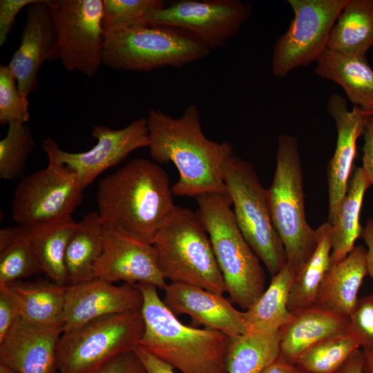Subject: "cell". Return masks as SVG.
<instances>
[{
    "instance_id": "obj_1",
    "label": "cell",
    "mask_w": 373,
    "mask_h": 373,
    "mask_svg": "<svg viewBox=\"0 0 373 373\" xmlns=\"http://www.w3.org/2000/svg\"><path fill=\"white\" fill-rule=\"evenodd\" d=\"M146 119L151 157L159 163L172 162L179 172L172 186L174 195L195 198L204 193H228L222 169L233 155L232 145L204 135L197 106L189 104L176 118L153 108Z\"/></svg>"
},
{
    "instance_id": "obj_2",
    "label": "cell",
    "mask_w": 373,
    "mask_h": 373,
    "mask_svg": "<svg viewBox=\"0 0 373 373\" xmlns=\"http://www.w3.org/2000/svg\"><path fill=\"white\" fill-rule=\"evenodd\" d=\"M173 194L166 171L149 160L137 158L100 181L97 213L104 228L152 244L176 207Z\"/></svg>"
},
{
    "instance_id": "obj_3",
    "label": "cell",
    "mask_w": 373,
    "mask_h": 373,
    "mask_svg": "<svg viewBox=\"0 0 373 373\" xmlns=\"http://www.w3.org/2000/svg\"><path fill=\"white\" fill-rule=\"evenodd\" d=\"M136 285L143 295L144 332L140 346L182 373H227L228 336L183 324L165 305L155 286Z\"/></svg>"
},
{
    "instance_id": "obj_4",
    "label": "cell",
    "mask_w": 373,
    "mask_h": 373,
    "mask_svg": "<svg viewBox=\"0 0 373 373\" xmlns=\"http://www.w3.org/2000/svg\"><path fill=\"white\" fill-rule=\"evenodd\" d=\"M197 211L209 235L230 301L245 311L266 289L260 259L236 222L227 193H204L195 198Z\"/></svg>"
},
{
    "instance_id": "obj_5",
    "label": "cell",
    "mask_w": 373,
    "mask_h": 373,
    "mask_svg": "<svg viewBox=\"0 0 373 373\" xmlns=\"http://www.w3.org/2000/svg\"><path fill=\"white\" fill-rule=\"evenodd\" d=\"M152 245L166 280L220 294L226 292L209 235L197 212L176 206Z\"/></svg>"
},
{
    "instance_id": "obj_6",
    "label": "cell",
    "mask_w": 373,
    "mask_h": 373,
    "mask_svg": "<svg viewBox=\"0 0 373 373\" xmlns=\"http://www.w3.org/2000/svg\"><path fill=\"white\" fill-rule=\"evenodd\" d=\"M267 196L287 263L297 271L314 251L318 236L306 220L300 151L292 135H281L278 138L276 167Z\"/></svg>"
},
{
    "instance_id": "obj_7",
    "label": "cell",
    "mask_w": 373,
    "mask_h": 373,
    "mask_svg": "<svg viewBox=\"0 0 373 373\" xmlns=\"http://www.w3.org/2000/svg\"><path fill=\"white\" fill-rule=\"evenodd\" d=\"M211 50L191 34L171 26L142 23L105 36L103 65L118 70L180 68Z\"/></svg>"
},
{
    "instance_id": "obj_8",
    "label": "cell",
    "mask_w": 373,
    "mask_h": 373,
    "mask_svg": "<svg viewBox=\"0 0 373 373\" xmlns=\"http://www.w3.org/2000/svg\"><path fill=\"white\" fill-rule=\"evenodd\" d=\"M144 332L141 310L111 314L64 331L57 349L59 373H90L134 350Z\"/></svg>"
},
{
    "instance_id": "obj_9",
    "label": "cell",
    "mask_w": 373,
    "mask_h": 373,
    "mask_svg": "<svg viewBox=\"0 0 373 373\" xmlns=\"http://www.w3.org/2000/svg\"><path fill=\"white\" fill-rule=\"evenodd\" d=\"M222 176L241 233L271 277L275 276L287 258L271 220L267 189L252 164L233 155L225 162Z\"/></svg>"
},
{
    "instance_id": "obj_10",
    "label": "cell",
    "mask_w": 373,
    "mask_h": 373,
    "mask_svg": "<svg viewBox=\"0 0 373 373\" xmlns=\"http://www.w3.org/2000/svg\"><path fill=\"white\" fill-rule=\"evenodd\" d=\"M348 0H287L294 17L279 36L272 53V73L285 77L299 67L316 62L327 49L332 29Z\"/></svg>"
},
{
    "instance_id": "obj_11",
    "label": "cell",
    "mask_w": 373,
    "mask_h": 373,
    "mask_svg": "<svg viewBox=\"0 0 373 373\" xmlns=\"http://www.w3.org/2000/svg\"><path fill=\"white\" fill-rule=\"evenodd\" d=\"M57 35L59 59L69 72L91 77L103 65V0H48Z\"/></svg>"
},
{
    "instance_id": "obj_12",
    "label": "cell",
    "mask_w": 373,
    "mask_h": 373,
    "mask_svg": "<svg viewBox=\"0 0 373 373\" xmlns=\"http://www.w3.org/2000/svg\"><path fill=\"white\" fill-rule=\"evenodd\" d=\"M83 189L66 166H48L23 177L12 202V216L23 228L68 218L81 203Z\"/></svg>"
},
{
    "instance_id": "obj_13",
    "label": "cell",
    "mask_w": 373,
    "mask_h": 373,
    "mask_svg": "<svg viewBox=\"0 0 373 373\" xmlns=\"http://www.w3.org/2000/svg\"><path fill=\"white\" fill-rule=\"evenodd\" d=\"M250 11L247 3L238 0H183L150 12L144 22L185 31L211 50L225 46Z\"/></svg>"
},
{
    "instance_id": "obj_14",
    "label": "cell",
    "mask_w": 373,
    "mask_h": 373,
    "mask_svg": "<svg viewBox=\"0 0 373 373\" xmlns=\"http://www.w3.org/2000/svg\"><path fill=\"white\" fill-rule=\"evenodd\" d=\"M92 135L97 144L80 153L65 151L50 138L42 142L49 162L64 165L72 171L83 190L100 173L123 161L132 151L149 144L146 118L135 119L119 129L96 125Z\"/></svg>"
},
{
    "instance_id": "obj_15",
    "label": "cell",
    "mask_w": 373,
    "mask_h": 373,
    "mask_svg": "<svg viewBox=\"0 0 373 373\" xmlns=\"http://www.w3.org/2000/svg\"><path fill=\"white\" fill-rule=\"evenodd\" d=\"M95 277L113 283L149 284L164 289L167 283L152 244L113 229L104 228L102 254Z\"/></svg>"
},
{
    "instance_id": "obj_16",
    "label": "cell",
    "mask_w": 373,
    "mask_h": 373,
    "mask_svg": "<svg viewBox=\"0 0 373 373\" xmlns=\"http://www.w3.org/2000/svg\"><path fill=\"white\" fill-rule=\"evenodd\" d=\"M57 35L48 0L27 7L21 42L7 65L17 81L20 94L28 98L37 89L38 73L46 61L59 59Z\"/></svg>"
},
{
    "instance_id": "obj_17",
    "label": "cell",
    "mask_w": 373,
    "mask_h": 373,
    "mask_svg": "<svg viewBox=\"0 0 373 373\" xmlns=\"http://www.w3.org/2000/svg\"><path fill=\"white\" fill-rule=\"evenodd\" d=\"M143 295L136 285L120 286L103 279L67 285L63 312L64 331L114 314L141 310Z\"/></svg>"
},
{
    "instance_id": "obj_18",
    "label": "cell",
    "mask_w": 373,
    "mask_h": 373,
    "mask_svg": "<svg viewBox=\"0 0 373 373\" xmlns=\"http://www.w3.org/2000/svg\"><path fill=\"white\" fill-rule=\"evenodd\" d=\"M64 322L41 325L20 318L0 342V362L19 373H55Z\"/></svg>"
},
{
    "instance_id": "obj_19",
    "label": "cell",
    "mask_w": 373,
    "mask_h": 373,
    "mask_svg": "<svg viewBox=\"0 0 373 373\" xmlns=\"http://www.w3.org/2000/svg\"><path fill=\"white\" fill-rule=\"evenodd\" d=\"M164 291L162 300L176 316L188 315L195 323L222 332L230 338L250 329L243 312L236 309L223 294L182 283H170Z\"/></svg>"
},
{
    "instance_id": "obj_20",
    "label": "cell",
    "mask_w": 373,
    "mask_h": 373,
    "mask_svg": "<svg viewBox=\"0 0 373 373\" xmlns=\"http://www.w3.org/2000/svg\"><path fill=\"white\" fill-rule=\"evenodd\" d=\"M327 111L335 122L337 131L336 149L327 170L328 222L332 224L338 207L348 189L356 141L363 133L367 114L355 106L349 110L346 98L338 93L329 96Z\"/></svg>"
},
{
    "instance_id": "obj_21",
    "label": "cell",
    "mask_w": 373,
    "mask_h": 373,
    "mask_svg": "<svg viewBox=\"0 0 373 373\" xmlns=\"http://www.w3.org/2000/svg\"><path fill=\"white\" fill-rule=\"evenodd\" d=\"M291 320L278 331L280 357L296 364L317 343L347 333L348 318L317 304L292 312Z\"/></svg>"
},
{
    "instance_id": "obj_22",
    "label": "cell",
    "mask_w": 373,
    "mask_h": 373,
    "mask_svg": "<svg viewBox=\"0 0 373 373\" xmlns=\"http://www.w3.org/2000/svg\"><path fill=\"white\" fill-rule=\"evenodd\" d=\"M316 63L318 76L338 84L355 106L373 112V69L366 55L326 49Z\"/></svg>"
},
{
    "instance_id": "obj_23",
    "label": "cell",
    "mask_w": 373,
    "mask_h": 373,
    "mask_svg": "<svg viewBox=\"0 0 373 373\" xmlns=\"http://www.w3.org/2000/svg\"><path fill=\"white\" fill-rule=\"evenodd\" d=\"M366 254L363 245L354 246L344 259L330 265L319 288L316 304L348 318L367 274Z\"/></svg>"
},
{
    "instance_id": "obj_24",
    "label": "cell",
    "mask_w": 373,
    "mask_h": 373,
    "mask_svg": "<svg viewBox=\"0 0 373 373\" xmlns=\"http://www.w3.org/2000/svg\"><path fill=\"white\" fill-rule=\"evenodd\" d=\"M77 222L72 217L28 228L24 236L41 271L53 282L67 285L65 254Z\"/></svg>"
},
{
    "instance_id": "obj_25",
    "label": "cell",
    "mask_w": 373,
    "mask_h": 373,
    "mask_svg": "<svg viewBox=\"0 0 373 373\" xmlns=\"http://www.w3.org/2000/svg\"><path fill=\"white\" fill-rule=\"evenodd\" d=\"M104 227L97 212H90L79 222L65 254L67 285L95 278L94 268L103 248Z\"/></svg>"
},
{
    "instance_id": "obj_26",
    "label": "cell",
    "mask_w": 373,
    "mask_h": 373,
    "mask_svg": "<svg viewBox=\"0 0 373 373\" xmlns=\"http://www.w3.org/2000/svg\"><path fill=\"white\" fill-rule=\"evenodd\" d=\"M372 185L361 167L356 168L347 191L341 201L332 224L330 265L344 259L361 236L360 212L366 190Z\"/></svg>"
},
{
    "instance_id": "obj_27",
    "label": "cell",
    "mask_w": 373,
    "mask_h": 373,
    "mask_svg": "<svg viewBox=\"0 0 373 373\" xmlns=\"http://www.w3.org/2000/svg\"><path fill=\"white\" fill-rule=\"evenodd\" d=\"M0 285L5 286L15 298L22 319L41 325L64 321L67 285L39 278L30 282L19 280Z\"/></svg>"
},
{
    "instance_id": "obj_28",
    "label": "cell",
    "mask_w": 373,
    "mask_h": 373,
    "mask_svg": "<svg viewBox=\"0 0 373 373\" xmlns=\"http://www.w3.org/2000/svg\"><path fill=\"white\" fill-rule=\"evenodd\" d=\"M373 47V0H348L332 29L327 49L365 55Z\"/></svg>"
},
{
    "instance_id": "obj_29",
    "label": "cell",
    "mask_w": 373,
    "mask_h": 373,
    "mask_svg": "<svg viewBox=\"0 0 373 373\" xmlns=\"http://www.w3.org/2000/svg\"><path fill=\"white\" fill-rule=\"evenodd\" d=\"M279 357L278 331L250 327L245 334L230 338L227 373H262Z\"/></svg>"
},
{
    "instance_id": "obj_30",
    "label": "cell",
    "mask_w": 373,
    "mask_h": 373,
    "mask_svg": "<svg viewBox=\"0 0 373 373\" xmlns=\"http://www.w3.org/2000/svg\"><path fill=\"white\" fill-rule=\"evenodd\" d=\"M316 231V247L296 271L290 289L287 308L291 313L316 304L319 288L330 267L332 224L325 222Z\"/></svg>"
},
{
    "instance_id": "obj_31",
    "label": "cell",
    "mask_w": 373,
    "mask_h": 373,
    "mask_svg": "<svg viewBox=\"0 0 373 373\" xmlns=\"http://www.w3.org/2000/svg\"><path fill=\"white\" fill-rule=\"evenodd\" d=\"M296 269L286 263L278 274L271 277V283L259 299L243 316L250 327L279 331L292 318L287 303Z\"/></svg>"
},
{
    "instance_id": "obj_32",
    "label": "cell",
    "mask_w": 373,
    "mask_h": 373,
    "mask_svg": "<svg viewBox=\"0 0 373 373\" xmlns=\"http://www.w3.org/2000/svg\"><path fill=\"white\" fill-rule=\"evenodd\" d=\"M360 346L348 333L327 338L305 352L297 365L305 373H336Z\"/></svg>"
},
{
    "instance_id": "obj_33",
    "label": "cell",
    "mask_w": 373,
    "mask_h": 373,
    "mask_svg": "<svg viewBox=\"0 0 373 373\" xmlns=\"http://www.w3.org/2000/svg\"><path fill=\"white\" fill-rule=\"evenodd\" d=\"M34 146L28 125L19 122L8 125L6 135L0 140L1 178L12 180L21 178Z\"/></svg>"
},
{
    "instance_id": "obj_34",
    "label": "cell",
    "mask_w": 373,
    "mask_h": 373,
    "mask_svg": "<svg viewBox=\"0 0 373 373\" xmlns=\"http://www.w3.org/2000/svg\"><path fill=\"white\" fill-rule=\"evenodd\" d=\"M164 6L160 0H103L104 35L144 23L150 12Z\"/></svg>"
},
{
    "instance_id": "obj_35",
    "label": "cell",
    "mask_w": 373,
    "mask_h": 373,
    "mask_svg": "<svg viewBox=\"0 0 373 373\" xmlns=\"http://www.w3.org/2000/svg\"><path fill=\"white\" fill-rule=\"evenodd\" d=\"M41 271L24 234L0 253V285L21 280Z\"/></svg>"
},
{
    "instance_id": "obj_36",
    "label": "cell",
    "mask_w": 373,
    "mask_h": 373,
    "mask_svg": "<svg viewBox=\"0 0 373 373\" xmlns=\"http://www.w3.org/2000/svg\"><path fill=\"white\" fill-rule=\"evenodd\" d=\"M29 102L19 90L17 79L8 66L0 65V124H26L30 117Z\"/></svg>"
},
{
    "instance_id": "obj_37",
    "label": "cell",
    "mask_w": 373,
    "mask_h": 373,
    "mask_svg": "<svg viewBox=\"0 0 373 373\" xmlns=\"http://www.w3.org/2000/svg\"><path fill=\"white\" fill-rule=\"evenodd\" d=\"M347 333L362 351L373 352V294L358 299L348 317Z\"/></svg>"
},
{
    "instance_id": "obj_38",
    "label": "cell",
    "mask_w": 373,
    "mask_h": 373,
    "mask_svg": "<svg viewBox=\"0 0 373 373\" xmlns=\"http://www.w3.org/2000/svg\"><path fill=\"white\" fill-rule=\"evenodd\" d=\"M21 318L18 303L8 289L0 285V342Z\"/></svg>"
},
{
    "instance_id": "obj_39",
    "label": "cell",
    "mask_w": 373,
    "mask_h": 373,
    "mask_svg": "<svg viewBox=\"0 0 373 373\" xmlns=\"http://www.w3.org/2000/svg\"><path fill=\"white\" fill-rule=\"evenodd\" d=\"M35 0H1L0 1V46L7 41L15 24L17 15L24 8Z\"/></svg>"
},
{
    "instance_id": "obj_40",
    "label": "cell",
    "mask_w": 373,
    "mask_h": 373,
    "mask_svg": "<svg viewBox=\"0 0 373 373\" xmlns=\"http://www.w3.org/2000/svg\"><path fill=\"white\" fill-rule=\"evenodd\" d=\"M144 367L134 351L123 353L90 373H144Z\"/></svg>"
},
{
    "instance_id": "obj_41",
    "label": "cell",
    "mask_w": 373,
    "mask_h": 373,
    "mask_svg": "<svg viewBox=\"0 0 373 373\" xmlns=\"http://www.w3.org/2000/svg\"><path fill=\"white\" fill-rule=\"evenodd\" d=\"M362 166L373 184V116L367 115L363 131Z\"/></svg>"
},
{
    "instance_id": "obj_42",
    "label": "cell",
    "mask_w": 373,
    "mask_h": 373,
    "mask_svg": "<svg viewBox=\"0 0 373 373\" xmlns=\"http://www.w3.org/2000/svg\"><path fill=\"white\" fill-rule=\"evenodd\" d=\"M134 352L146 373H175V369L169 363L161 360L153 354L138 345Z\"/></svg>"
},
{
    "instance_id": "obj_43",
    "label": "cell",
    "mask_w": 373,
    "mask_h": 373,
    "mask_svg": "<svg viewBox=\"0 0 373 373\" xmlns=\"http://www.w3.org/2000/svg\"><path fill=\"white\" fill-rule=\"evenodd\" d=\"M367 249L366 254V267L367 274L373 278V220L369 218L363 229L361 236Z\"/></svg>"
},
{
    "instance_id": "obj_44",
    "label": "cell",
    "mask_w": 373,
    "mask_h": 373,
    "mask_svg": "<svg viewBox=\"0 0 373 373\" xmlns=\"http://www.w3.org/2000/svg\"><path fill=\"white\" fill-rule=\"evenodd\" d=\"M24 234L23 228L20 226L6 227L0 229V253L4 251Z\"/></svg>"
},
{
    "instance_id": "obj_45",
    "label": "cell",
    "mask_w": 373,
    "mask_h": 373,
    "mask_svg": "<svg viewBox=\"0 0 373 373\" xmlns=\"http://www.w3.org/2000/svg\"><path fill=\"white\" fill-rule=\"evenodd\" d=\"M336 373H363V356L356 350Z\"/></svg>"
},
{
    "instance_id": "obj_46",
    "label": "cell",
    "mask_w": 373,
    "mask_h": 373,
    "mask_svg": "<svg viewBox=\"0 0 373 373\" xmlns=\"http://www.w3.org/2000/svg\"><path fill=\"white\" fill-rule=\"evenodd\" d=\"M262 373H305L297 365L289 363L280 357Z\"/></svg>"
},
{
    "instance_id": "obj_47",
    "label": "cell",
    "mask_w": 373,
    "mask_h": 373,
    "mask_svg": "<svg viewBox=\"0 0 373 373\" xmlns=\"http://www.w3.org/2000/svg\"><path fill=\"white\" fill-rule=\"evenodd\" d=\"M363 352V373H373V352Z\"/></svg>"
},
{
    "instance_id": "obj_48",
    "label": "cell",
    "mask_w": 373,
    "mask_h": 373,
    "mask_svg": "<svg viewBox=\"0 0 373 373\" xmlns=\"http://www.w3.org/2000/svg\"><path fill=\"white\" fill-rule=\"evenodd\" d=\"M0 373H19L11 367L0 362Z\"/></svg>"
},
{
    "instance_id": "obj_49",
    "label": "cell",
    "mask_w": 373,
    "mask_h": 373,
    "mask_svg": "<svg viewBox=\"0 0 373 373\" xmlns=\"http://www.w3.org/2000/svg\"><path fill=\"white\" fill-rule=\"evenodd\" d=\"M367 115H372V116H373V112H372V113H369V114H367Z\"/></svg>"
},
{
    "instance_id": "obj_50",
    "label": "cell",
    "mask_w": 373,
    "mask_h": 373,
    "mask_svg": "<svg viewBox=\"0 0 373 373\" xmlns=\"http://www.w3.org/2000/svg\"><path fill=\"white\" fill-rule=\"evenodd\" d=\"M144 373H146V372H144Z\"/></svg>"
}]
</instances>
